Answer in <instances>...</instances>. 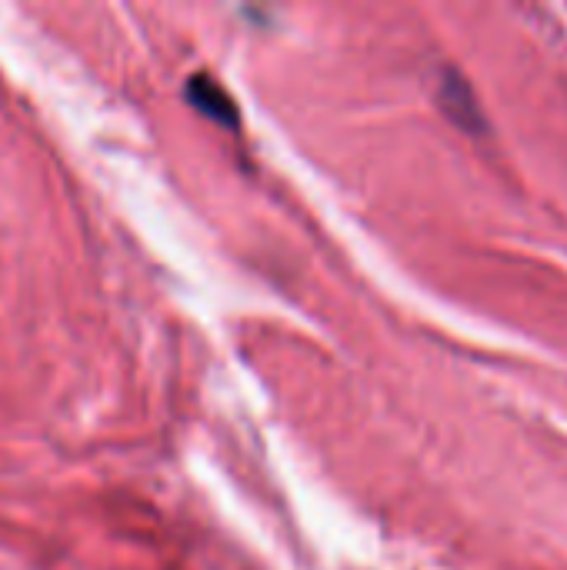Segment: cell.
<instances>
[{
    "label": "cell",
    "mask_w": 567,
    "mask_h": 570,
    "mask_svg": "<svg viewBox=\"0 0 567 570\" xmlns=\"http://www.w3.org/2000/svg\"><path fill=\"white\" fill-rule=\"evenodd\" d=\"M187 94L194 97V104H197L204 114H211V117H217V120H224V124H234V120H237L231 97H227L214 80H207V77H194V80H190V87H187Z\"/></svg>",
    "instance_id": "6da1fadb"
}]
</instances>
